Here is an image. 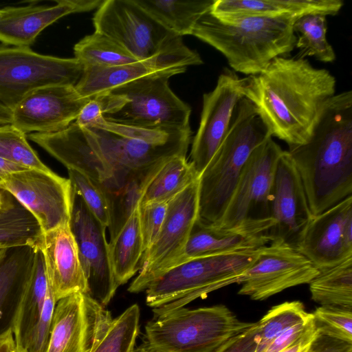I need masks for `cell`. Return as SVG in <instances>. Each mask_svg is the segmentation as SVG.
<instances>
[{"label":"cell","mask_w":352,"mask_h":352,"mask_svg":"<svg viewBox=\"0 0 352 352\" xmlns=\"http://www.w3.org/2000/svg\"><path fill=\"white\" fill-rule=\"evenodd\" d=\"M336 80L305 58L279 56L260 73L244 78L243 96L254 106L272 137L289 147L305 144Z\"/></svg>","instance_id":"cell-1"},{"label":"cell","mask_w":352,"mask_h":352,"mask_svg":"<svg viewBox=\"0 0 352 352\" xmlns=\"http://www.w3.org/2000/svg\"><path fill=\"white\" fill-rule=\"evenodd\" d=\"M313 216L352 194V91L324 103L309 139L289 147Z\"/></svg>","instance_id":"cell-2"},{"label":"cell","mask_w":352,"mask_h":352,"mask_svg":"<svg viewBox=\"0 0 352 352\" xmlns=\"http://www.w3.org/2000/svg\"><path fill=\"white\" fill-rule=\"evenodd\" d=\"M297 17L240 16L219 19L210 11L197 21L191 35L221 52L234 72L256 75L275 58L293 51Z\"/></svg>","instance_id":"cell-3"},{"label":"cell","mask_w":352,"mask_h":352,"mask_svg":"<svg viewBox=\"0 0 352 352\" xmlns=\"http://www.w3.org/2000/svg\"><path fill=\"white\" fill-rule=\"evenodd\" d=\"M269 137L253 104L242 98L220 146L199 176L198 220L219 222L250 154Z\"/></svg>","instance_id":"cell-4"},{"label":"cell","mask_w":352,"mask_h":352,"mask_svg":"<svg viewBox=\"0 0 352 352\" xmlns=\"http://www.w3.org/2000/svg\"><path fill=\"white\" fill-rule=\"evenodd\" d=\"M263 247V246H262ZM190 259L162 272L146 289L154 316L184 307L232 283L254 263L261 248Z\"/></svg>","instance_id":"cell-5"},{"label":"cell","mask_w":352,"mask_h":352,"mask_svg":"<svg viewBox=\"0 0 352 352\" xmlns=\"http://www.w3.org/2000/svg\"><path fill=\"white\" fill-rule=\"evenodd\" d=\"M226 306L181 307L154 316L145 327L151 352H212L252 326Z\"/></svg>","instance_id":"cell-6"},{"label":"cell","mask_w":352,"mask_h":352,"mask_svg":"<svg viewBox=\"0 0 352 352\" xmlns=\"http://www.w3.org/2000/svg\"><path fill=\"white\" fill-rule=\"evenodd\" d=\"M170 70L144 76L109 92L122 96L124 102L104 120L122 125L169 131L190 129V107L169 87L170 77L184 73Z\"/></svg>","instance_id":"cell-7"},{"label":"cell","mask_w":352,"mask_h":352,"mask_svg":"<svg viewBox=\"0 0 352 352\" xmlns=\"http://www.w3.org/2000/svg\"><path fill=\"white\" fill-rule=\"evenodd\" d=\"M85 66L75 58L43 55L29 47H0V102L12 110L34 90L49 85L75 86Z\"/></svg>","instance_id":"cell-8"},{"label":"cell","mask_w":352,"mask_h":352,"mask_svg":"<svg viewBox=\"0 0 352 352\" xmlns=\"http://www.w3.org/2000/svg\"><path fill=\"white\" fill-rule=\"evenodd\" d=\"M95 32L113 40L140 61H146L184 43L160 25L134 0H104L93 17Z\"/></svg>","instance_id":"cell-9"},{"label":"cell","mask_w":352,"mask_h":352,"mask_svg":"<svg viewBox=\"0 0 352 352\" xmlns=\"http://www.w3.org/2000/svg\"><path fill=\"white\" fill-rule=\"evenodd\" d=\"M283 152L272 137L252 152L216 226L234 228L248 224L274 223L270 217L272 190L277 163Z\"/></svg>","instance_id":"cell-10"},{"label":"cell","mask_w":352,"mask_h":352,"mask_svg":"<svg viewBox=\"0 0 352 352\" xmlns=\"http://www.w3.org/2000/svg\"><path fill=\"white\" fill-rule=\"evenodd\" d=\"M0 188L33 215L43 232L69 224L74 190L69 178L52 170L25 168L3 177Z\"/></svg>","instance_id":"cell-11"},{"label":"cell","mask_w":352,"mask_h":352,"mask_svg":"<svg viewBox=\"0 0 352 352\" xmlns=\"http://www.w3.org/2000/svg\"><path fill=\"white\" fill-rule=\"evenodd\" d=\"M198 213L199 178L168 201L161 229L144 252L140 272L128 288L129 292L145 291L180 254L198 219Z\"/></svg>","instance_id":"cell-12"},{"label":"cell","mask_w":352,"mask_h":352,"mask_svg":"<svg viewBox=\"0 0 352 352\" xmlns=\"http://www.w3.org/2000/svg\"><path fill=\"white\" fill-rule=\"evenodd\" d=\"M319 270L296 248L279 240L264 245L241 276L238 294L263 300L294 286L309 283Z\"/></svg>","instance_id":"cell-13"},{"label":"cell","mask_w":352,"mask_h":352,"mask_svg":"<svg viewBox=\"0 0 352 352\" xmlns=\"http://www.w3.org/2000/svg\"><path fill=\"white\" fill-rule=\"evenodd\" d=\"M74 190V189H73ZM69 228L87 285V294L105 307L119 287L109 260L106 229L74 191Z\"/></svg>","instance_id":"cell-14"},{"label":"cell","mask_w":352,"mask_h":352,"mask_svg":"<svg viewBox=\"0 0 352 352\" xmlns=\"http://www.w3.org/2000/svg\"><path fill=\"white\" fill-rule=\"evenodd\" d=\"M112 320L87 294L65 297L56 302L45 352H92Z\"/></svg>","instance_id":"cell-15"},{"label":"cell","mask_w":352,"mask_h":352,"mask_svg":"<svg viewBox=\"0 0 352 352\" xmlns=\"http://www.w3.org/2000/svg\"><path fill=\"white\" fill-rule=\"evenodd\" d=\"M244 78L228 68L218 78L214 89L203 96L199 128L190 151V162L199 174L204 170L226 135L234 110L243 98Z\"/></svg>","instance_id":"cell-16"},{"label":"cell","mask_w":352,"mask_h":352,"mask_svg":"<svg viewBox=\"0 0 352 352\" xmlns=\"http://www.w3.org/2000/svg\"><path fill=\"white\" fill-rule=\"evenodd\" d=\"M296 248L318 270L352 256V196L313 216Z\"/></svg>","instance_id":"cell-17"},{"label":"cell","mask_w":352,"mask_h":352,"mask_svg":"<svg viewBox=\"0 0 352 352\" xmlns=\"http://www.w3.org/2000/svg\"><path fill=\"white\" fill-rule=\"evenodd\" d=\"M91 99L80 96L72 85L43 87L25 96L12 110L11 124L25 134L58 132L75 122Z\"/></svg>","instance_id":"cell-18"},{"label":"cell","mask_w":352,"mask_h":352,"mask_svg":"<svg viewBox=\"0 0 352 352\" xmlns=\"http://www.w3.org/2000/svg\"><path fill=\"white\" fill-rule=\"evenodd\" d=\"M270 217L274 221L268 232L270 241L279 240L294 248L313 217L300 175L286 151L275 171Z\"/></svg>","instance_id":"cell-19"},{"label":"cell","mask_w":352,"mask_h":352,"mask_svg":"<svg viewBox=\"0 0 352 352\" xmlns=\"http://www.w3.org/2000/svg\"><path fill=\"white\" fill-rule=\"evenodd\" d=\"M273 225L270 222L225 228L197 219L184 248L164 271L190 259L254 250L266 245L270 242L268 232Z\"/></svg>","instance_id":"cell-20"},{"label":"cell","mask_w":352,"mask_h":352,"mask_svg":"<svg viewBox=\"0 0 352 352\" xmlns=\"http://www.w3.org/2000/svg\"><path fill=\"white\" fill-rule=\"evenodd\" d=\"M38 249L56 301L74 294H87V281L69 224L43 232Z\"/></svg>","instance_id":"cell-21"},{"label":"cell","mask_w":352,"mask_h":352,"mask_svg":"<svg viewBox=\"0 0 352 352\" xmlns=\"http://www.w3.org/2000/svg\"><path fill=\"white\" fill-rule=\"evenodd\" d=\"M342 6L340 0H214L210 12L221 20L240 16L298 18L336 15Z\"/></svg>","instance_id":"cell-22"},{"label":"cell","mask_w":352,"mask_h":352,"mask_svg":"<svg viewBox=\"0 0 352 352\" xmlns=\"http://www.w3.org/2000/svg\"><path fill=\"white\" fill-rule=\"evenodd\" d=\"M52 6L29 5L0 9V41L15 47H29L47 26L75 13L68 0Z\"/></svg>","instance_id":"cell-23"},{"label":"cell","mask_w":352,"mask_h":352,"mask_svg":"<svg viewBox=\"0 0 352 352\" xmlns=\"http://www.w3.org/2000/svg\"><path fill=\"white\" fill-rule=\"evenodd\" d=\"M37 249L9 248L0 259V336L12 329Z\"/></svg>","instance_id":"cell-24"},{"label":"cell","mask_w":352,"mask_h":352,"mask_svg":"<svg viewBox=\"0 0 352 352\" xmlns=\"http://www.w3.org/2000/svg\"><path fill=\"white\" fill-rule=\"evenodd\" d=\"M48 287L45 262L40 249L21 297L12 331L16 347L25 350L29 336L41 316Z\"/></svg>","instance_id":"cell-25"},{"label":"cell","mask_w":352,"mask_h":352,"mask_svg":"<svg viewBox=\"0 0 352 352\" xmlns=\"http://www.w3.org/2000/svg\"><path fill=\"white\" fill-rule=\"evenodd\" d=\"M166 71L170 70L157 69L150 60L115 66L88 65L74 87L80 96L92 98L136 79Z\"/></svg>","instance_id":"cell-26"},{"label":"cell","mask_w":352,"mask_h":352,"mask_svg":"<svg viewBox=\"0 0 352 352\" xmlns=\"http://www.w3.org/2000/svg\"><path fill=\"white\" fill-rule=\"evenodd\" d=\"M152 19L169 32L182 36L190 34L214 0H134Z\"/></svg>","instance_id":"cell-27"},{"label":"cell","mask_w":352,"mask_h":352,"mask_svg":"<svg viewBox=\"0 0 352 352\" xmlns=\"http://www.w3.org/2000/svg\"><path fill=\"white\" fill-rule=\"evenodd\" d=\"M109 254L118 286L140 271L144 250L138 207L114 239L109 241Z\"/></svg>","instance_id":"cell-28"},{"label":"cell","mask_w":352,"mask_h":352,"mask_svg":"<svg viewBox=\"0 0 352 352\" xmlns=\"http://www.w3.org/2000/svg\"><path fill=\"white\" fill-rule=\"evenodd\" d=\"M309 285L311 298L316 302L352 309V256L320 270Z\"/></svg>","instance_id":"cell-29"},{"label":"cell","mask_w":352,"mask_h":352,"mask_svg":"<svg viewBox=\"0 0 352 352\" xmlns=\"http://www.w3.org/2000/svg\"><path fill=\"white\" fill-rule=\"evenodd\" d=\"M168 160L135 172L117 193L109 198L110 223L107 228L110 240L114 239L138 207L148 186Z\"/></svg>","instance_id":"cell-30"},{"label":"cell","mask_w":352,"mask_h":352,"mask_svg":"<svg viewBox=\"0 0 352 352\" xmlns=\"http://www.w3.org/2000/svg\"><path fill=\"white\" fill-rule=\"evenodd\" d=\"M199 174L185 155L167 161L148 186L139 205L168 202L199 178Z\"/></svg>","instance_id":"cell-31"},{"label":"cell","mask_w":352,"mask_h":352,"mask_svg":"<svg viewBox=\"0 0 352 352\" xmlns=\"http://www.w3.org/2000/svg\"><path fill=\"white\" fill-rule=\"evenodd\" d=\"M43 231L33 215L18 201L0 212V247L28 245L38 249Z\"/></svg>","instance_id":"cell-32"},{"label":"cell","mask_w":352,"mask_h":352,"mask_svg":"<svg viewBox=\"0 0 352 352\" xmlns=\"http://www.w3.org/2000/svg\"><path fill=\"white\" fill-rule=\"evenodd\" d=\"M327 19L322 14H306L297 18L293 30L298 38L296 46L299 49L298 58L314 56L324 63H331L336 54L327 39Z\"/></svg>","instance_id":"cell-33"},{"label":"cell","mask_w":352,"mask_h":352,"mask_svg":"<svg viewBox=\"0 0 352 352\" xmlns=\"http://www.w3.org/2000/svg\"><path fill=\"white\" fill-rule=\"evenodd\" d=\"M75 58L84 66H115L140 62L119 44L94 32L74 47Z\"/></svg>","instance_id":"cell-34"},{"label":"cell","mask_w":352,"mask_h":352,"mask_svg":"<svg viewBox=\"0 0 352 352\" xmlns=\"http://www.w3.org/2000/svg\"><path fill=\"white\" fill-rule=\"evenodd\" d=\"M312 317V313H308L304 305L298 300L285 302L272 307L257 322L256 352H263L282 333L297 324L309 320Z\"/></svg>","instance_id":"cell-35"},{"label":"cell","mask_w":352,"mask_h":352,"mask_svg":"<svg viewBox=\"0 0 352 352\" xmlns=\"http://www.w3.org/2000/svg\"><path fill=\"white\" fill-rule=\"evenodd\" d=\"M140 310L137 304L128 307L110 323L92 352H135L140 331Z\"/></svg>","instance_id":"cell-36"},{"label":"cell","mask_w":352,"mask_h":352,"mask_svg":"<svg viewBox=\"0 0 352 352\" xmlns=\"http://www.w3.org/2000/svg\"><path fill=\"white\" fill-rule=\"evenodd\" d=\"M0 157L28 168L52 170L29 144L26 134L12 124L0 125Z\"/></svg>","instance_id":"cell-37"},{"label":"cell","mask_w":352,"mask_h":352,"mask_svg":"<svg viewBox=\"0 0 352 352\" xmlns=\"http://www.w3.org/2000/svg\"><path fill=\"white\" fill-rule=\"evenodd\" d=\"M74 191L84 201L93 215L104 226L110 223V207L107 195L98 184L74 170H68Z\"/></svg>","instance_id":"cell-38"},{"label":"cell","mask_w":352,"mask_h":352,"mask_svg":"<svg viewBox=\"0 0 352 352\" xmlns=\"http://www.w3.org/2000/svg\"><path fill=\"white\" fill-rule=\"evenodd\" d=\"M319 334L352 344V310L321 305L312 313Z\"/></svg>","instance_id":"cell-39"},{"label":"cell","mask_w":352,"mask_h":352,"mask_svg":"<svg viewBox=\"0 0 352 352\" xmlns=\"http://www.w3.org/2000/svg\"><path fill=\"white\" fill-rule=\"evenodd\" d=\"M56 300L48 283L44 306L36 326L30 333L25 351L45 352L51 332Z\"/></svg>","instance_id":"cell-40"},{"label":"cell","mask_w":352,"mask_h":352,"mask_svg":"<svg viewBox=\"0 0 352 352\" xmlns=\"http://www.w3.org/2000/svg\"><path fill=\"white\" fill-rule=\"evenodd\" d=\"M168 202H155L138 206L144 252L155 240L165 218ZM144 255V254H143Z\"/></svg>","instance_id":"cell-41"},{"label":"cell","mask_w":352,"mask_h":352,"mask_svg":"<svg viewBox=\"0 0 352 352\" xmlns=\"http://www.w3.org/2000/svg\"><path fill=\"white\" fill-rule=\"evenodd\" d=\"M314 321V317H312L307 322L290 327L276 337L263 352H280L300 338L308 330Z\"/></svg>","instance_id":"cell-42"},{"label":"cell","mask_w":352,"mask_h":352,"mask_svg":"<svg viewBox=\"0 0 352 352\" xmlns=\"http://www.w3.org/2000/svg\"><path fill=\"white\" fill-rule=\"evenodd\" d=\"M258 344L257 322L239 335L222 352H256Z\"/></svg>","instance_id":"cell-43"},{"label":"cell","mask_w":352,"mask_h":352,"mask_svg":"<svg viewBox=\"0 0 352 352\" xmlns=\"http://www.w3.org/2000/svg\"><path fill=\"white\" fill-rule=\"evenodd\" d=\"M307 352H352V344L319 334Z\"/></svg>","instance_id":"cell-44"},{"label":"cell","mask_w":352,"mask_h":352,"mask_svg":"<svg viewBox=\"0 0 352 352\" xmlns=\"http://www.w3.org/2000/svg\"><path fill=\"white\" fill-rule=\"evenodd\" d=\"M318 335V330L315 321H314L311 327L300 338L280 352H307Z\"/></svg>","instance_id":"cell-45"},{"label":"cell","mask_w":352,"mask_h":352,"mask_svg":"<svg viewBox=\"0 0 352 352\" xmlns=\"http://www.w3.org/2000/svg\"><path fill=\"white\" fill-rule=\"evenodd\" d=\"M75 12H87L98 8L104 0H68Z\"/></svg>","instance_id":"cell-46"},{"label":"cell","mask_w":352,"mask_h":352,"mask_svg":"<svg viewBox=\"0 0 352 352\" xmlns=\"http://www.w3.org/2000/svg\"><path fill=\"white\" fill-rule=\"evenodd\" d=\"M25 168H28L0 157V181L3 177L8 174L22 170Z\"/></svg>","instance_id":"cell-47"},{"label":"cell","mask_w":352,"mask_h":352,"mask_svg":"<svg viewBox=\"0 0 352 352\" xmlns=\"http://www.w3.org/2000/svg\"><path fill=\"white\" fill-rule=\"evenodd\" d=\"M15 347L12 329L0 336V352H13Z\"/></svg>","instance_id":"cell-48"},{"label":"cell","mask_w":352,"mask_h":352,"mask_svg":"<svg viewBox=\"0 0 352 352\" xmlns=\"http://www.w3.org/2000/svg\"><path fill=\"white\" fill-rule=\"evenodd\" d=\"M16 202L17 201L11 194L0 188V212L10 210Z\"/></svg>","instance_id":"cell-49"},{"label":"cell","mask_w":352,"mask_h":352,"mask_svg":"<svg viewBox=\"0 0 352 352\" xmlns=\"http://www.w3.org/2000/svg\"><path fill=\"white\" fill-rule=\"evenodd\" d=\"M236 336H234V337L232 338L231 339L228 340V341L224 342L223 344H221V346L217 347L216 349H214L212 352H222L232 342V340H234V338Z\"/></svg>","instance_id":"cell-50"},{"label":"cell","mask_w":352,"mask_h":352,"mask_svg":"<svg viewBox=\"0 0 352 352\" xmlns=\"http://www.w3.org/2000/svg\"><path fill=\"white\" fill-rule=\"evenodd\" d=\"M135 352H151L146 346L144 344L140 347H138L135 349Z\"/></svg>","instance_id":"cell-51"},{"label":"cell","mask_w":352,"mask_h":352,"mask_svg":"<svg viewBox=\"0 0 352 352\" xmlns=\"http://www.w3.org/2000/svg\"><path fill=\"white\" fill-rule=\"evenodd\" d=\"M8 248L0 247V259L2 258Z\"/></svg>","instance_id":"cell-52"},{"label":"cell","mask_w":352,"mask_h":352,"mask_svg":"<svg viewBox=\"0 0 352 352\" xmlns=\"http://www.w3.org/2000/svg\"><path fill=\"white\" fill-rule=\"evenodd\" d=\"M13 352H26V351L25 350H23V349H18V348L15 347V349L13 351Z\"/></svg>","instance_id":"cell-53"}]
</instances>
